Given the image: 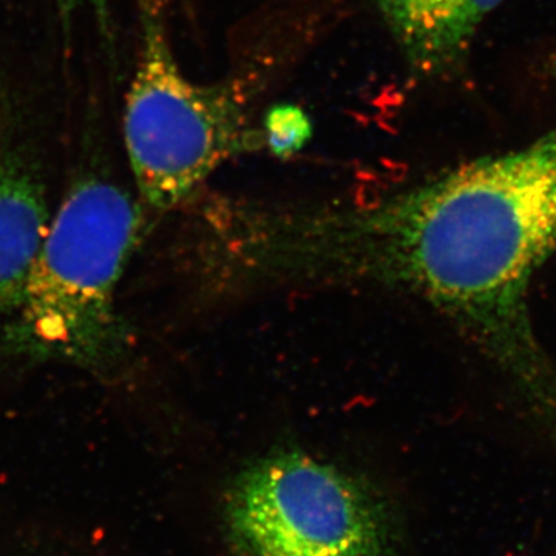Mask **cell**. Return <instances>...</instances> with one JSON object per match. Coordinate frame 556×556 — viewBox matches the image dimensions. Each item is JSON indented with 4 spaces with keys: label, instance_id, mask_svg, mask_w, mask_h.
Masks as SVG:
<instances>
[{
    "label": "cell",
    "instance_id": "1",
    "mask_svg": "<svg viewBox=\"0 0 556 556\" xmlns=\"http://www.w3.org/2000/svg\"><path fill=\"white\" fill-rule=\"evenodd\" d=\"M555 251L556 124L378 206L325 211L311 232L325 281L426 300L554 422L556 368L536 339L529 298Z\"/></svg>",
    "mask_w": 556,
    "mask_h": 556
},
{
    "label": "cell",
    "instance_id": "2",
    "mask_svg": "<svg viewBox=\"0 0 556 556\" xmlns=\"http://www.w3.org/2000/svg\"><path fill=\"white\" fill-rule=\"evenodd\" d=\"M141 229L126 190L86 177L70 188L33 268L16 317L5 329L13 353L83 368L112 367L127 334L116 288Z\"/></svg>",
    "mask_w": 556,
    "mask_h": 556
},
{
    "label": "cell",
    "instance_id": "3",
    "mask_svg": "<svg viewBox=\"0 0 556 556\" xmlns=\"http://www.w3.org/2000/svg\"><path fill=\"white\" fill-rule=\"evenodd\" d=\"M236 93L192 83L160 17L142 13V46L124 109V141L139 197L172 211L225 161L254 148Z\"/></svg>",
    "mask_w": 556,
    "mask_h": 556
},
{
    "label": "cell",
    "instance_id": "4",
    "mask_svg": "<svg viewBox=\"0 0 556 556\" xmlns=\"http://www.w3.org/2000/svg\"><path fill=\"white\" fill-rule=\"evenodd\" d=\"M226 518L249 556H380L386 540L378 497L298 450L273 453L241 471Z\"/></svg>",
    "mask_w": 556,
    "mask_h": 556
},
{
    "label": "cell",
    "instance_id": "5",
    "mask_svg": "<svg viewBox=\"0 0 556 556\" xmlns=\"http://www.w3.org/2000/svg\"><path fill=\"white\" fill-rule=\"evenodd\" d=\"M504 0H376L413 68L442 75L466 58L482 22Z\"/></svg>",
    "mask_w": 556,
    "mask_h": 556
},
{
    "label": "cell",
    "instance_id": "6",
    "mask_svg": "<svg viewBox=\"0 0 556 556\" xmlns=\"http://www.w3.org/2000/svg\"><path fill=\"white\" fill-rule=\"evenodd\" d=\"M50 225L35 167L20 153H0V316L20 308Z\"/></svg>",
    "mask_w": 556,
    "mask_h": 556
},
{
    "label": "cell",
    "instance_id": "7",
    "mask_svg": "<svg viewBox=\"0 0 556 556\" xmlns=\"http://www.w3.org/2000/svg\"><path fill=\"white\" fill-rule=\"evenodd\" d=\"M311 126L308 116L298 108L281 105L266 118L265 139L268 148L281 159L292 155L308 141Z\"/></svg>",
    "mask_w": 556,
    "mask_h": 556
},
{
    "label": "cell",
    "instance_id": "8",
    "mask_svg": "<svg viewBox=\"0 0 556 556\" xmlns=\"http://www.w3.org/2000/svg\"><path fill=\"white\" fill-rule=\"evenodd\" d=\"M60 7L61 16L68 21L76 11L87 9L97 14L102 30L108 31L109 28V9L108 0H56Z\"/></svg>",
    "mask_w": 556,
    "mask_h": 556
}]
</instances>
